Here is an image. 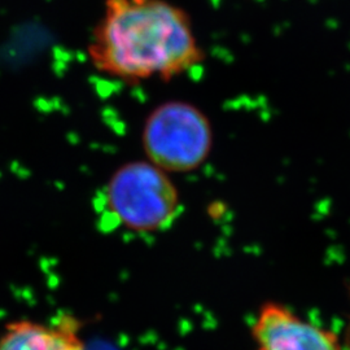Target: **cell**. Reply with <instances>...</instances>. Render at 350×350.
Listing matches in <instances>:
<instances>
[{
	"label": "cell",
	"mask_w": 350,
	"mask_h": 350,
	"mask_svg": "<svg viewBox=\"0 0 350 350\" xmlns=\"http://www.w3.org/2000/svg\"><path fill=\"white\" fill-rule=\"evenodd\" d=\"M252 338L254 350H342L334 331L275 301L260 308L252 325Z\"/></svg>",
	"instance_id": "4"
},
{
	"label": "cell",
	"mask_w": 350,
	"mask_h": 350,
	"mask_svg": "<svg viewBox=\"0 0 350 350\" xmlns=\"http://www.w3.org/2000/svg\"><path fill=\"white\" fill-rule=\"evenodd\" d=\"M213 144L211 120L187 101L163 103L146 120L143 147L147 160L169 174L199 169L211 156Z\"/></svg>",
	"instance_id": "3"
},
{
	"label": "cell",
	"mask_w": 350,
	"mask_h": 350,
	"mask_svg": "<svg viewBox=\"0 0 350 350\" xmlns=\"http://www.w3.org/2000/svg\"><path fill=\"white\" fill-rule=\"evenodd\" d=\"M104 209L117 225L150 234L173 225L182 202L169 173L146 160L125 163L114 172L104 188Z\"/></svg>",
	"instance_id": "2"
},
{
	"label": "cell",
	"mask_w": 350,
	"mask_h": 350,
	"mask_svg": "<svg viewBox=\"0 0 350 350\" xmlns=\"http://www.w3.org/2000/svg\"><path fill=\"white\" fill-rule=\"evenodd\" d=\"M88 53L101 73L133 83L170 79L204 60L188 13L167 0H107Z\"/></svg>",
	"instance_id": "1"
},
{
	"label": "cell",
	"mask_w": 350,
	"mask_h": 350,
	"mask_svg": "<svg viewBox=\"0 0 350 350\" xmlns=\"http://www.w3.org/2000/svg\"><path fill=\"white\" fill-rule=\"evenodd\" d=\"M0 350H83L75 328L65 323L16 322L0 336Z\"/></svg>",
	"instance_id": "5"
}]
</instances>
